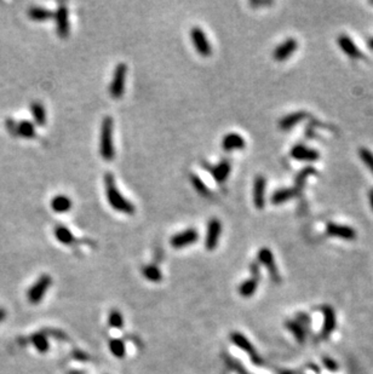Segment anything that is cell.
I'll use <instances>...</instances> for the list:
<instances>
[{
  "label": "cell",
  "instance_id": "obj_1",
  "mask_svg": "<svg viewBox=\"0 0 373 374\" xmlns=\"http://www.w3.org/2000/svg\"><path fill=\"white\" fill-rule=\"evenodd\" d=\"M104 185L108 204L113 210L121 212L124 214H129V216H132L136 212V207H135L134 204L130 200L126 199L125 196H122V194L116 188L115 178H114L111 172H107L104 175Z\"/></svg>",
  "mask_w": 373,
  "mask_h": 374
},
{
  "label": "cell",
  "instance_id": "obj_2",
  "mask_svg": "<svg viewBox=\"0 0 373 374\" xmlns=\"http://www.w3.org/2000/svg\"><path fill=\"white\" fill-rule=\"evenodd\" d=\"M113 119L105 116L102 120L101 138H99V154L105 161H111L115 157V149L113 142Z\"/></svg>",
  "mask_w": 373,
  "mask_h": 374
},
{
  "label": "cell",
  "instance_id": "obj_3",
  "mask_svg": "<svg viewBox=\"0 0 373 374\" xmlns=\"http://www.w3.org/2000/svg\"><path fill=\"white\" fill-rule=\"evenodd\" d=\"M126 74H128V66L125 63L117 64L109 85V93L114 99H120L124 95Z\"/></svg>",
  "mask_w": 373,
  "mask_h": 374
},
{
  "label": "cell",
  "instance_id": "obj_4",
  "mask_svg": "<svg viewBox=\"0 0 373 374\" xmlns=\"http://www.w3.org/2000/svg\"><path fill=\"white\" fill-rule=\"evenodd\" d=\"M52 285V278L49 275H42L37 280V282L29 288L27 297L31 304H39L42 302L46 292H48L49 287Z\"/></svg>",
  "mask_w": 373,
  "mask_h": 374
},
{
  "label": "cell",
  "instance_id": "obj_5",
  "mask_svg": "<svg viewBox=\"0 0 373 374\" xmlns=\"http://www.w3.org/2000/svg\"><path fill=\"white\" fill-rule=\"evenodd\" d=\"M55 25H56V32L61 39H67L70 33V26H69V13L67 5L62 3L58 4L57 9L55 13Z\"/></svg>",
  "mask_w": 373,
  "mask_h": 374
},
{
  "label": "cell",
  "instance_id": "obj_6",
  "mask_svg": "<svg viewBox=\"0 0 373 374\" xmlns=\"http://www.w3.org/2000/svg\"><path fill=\"white\" fill-rule=\"evenodd\" d=\"M190 39L195 48L196 52L202 57H208L212 54V48H211V44L208 41L206 34L204 33V31L200 27H193L190 31Z\"/></svg>",
  "mask_w": 373,
  "mask_h": 374
},
{
  "label": "cell",
  "instance_id": "obj_7",
  "mask_svg": "<svg viewBox=\"0 0 373 374\" xmlns=\"http://www.w3.org/2000/svg\"><path fill=\"white\" fill-rule=\"evenodd\" d=\"M202 167L206 169L208 172L212 175V177L214 181L217 182L219 185H222L223 183L227 182V179L230 175L231 171V163L229 160H222L221 163H218L217 165H210L207 163H202Z\"/></svg>",
  "mask_w": 373,
  "mask_h": 374
},
{
  "label": "cell",
  "instance_id": "obj_8",
  "mask_svg": "<svg viewBox=\"0 0 373 374\" xmlns=\"http://www.w3.org/2000/svg\"><path fill=\"white\" fill-rule=\"evenodd\" d=\"M290 157L297 161L315 163L320 159V153L318 150L304 146V144H296L290 150Z\"/></svg>",
  "mask_w": 373,
  "mask_h": 374
},
{
  "label": "cell",
  "instance_id": "obj_9",
  "mask_svg": "<svg viewBox=\"0 0 373 374\" xmlns=\"http://www.w3.org/2000/svg\"><path fill=\"white\" fill-rule=\"evenodd\" d=\"M222 234V223L218 218H212L207 224L206 237H205V247L208 251H213L218 246L219 237Z\"/></svg>",
  "mask_w": 373,
  "mask_h": 374
},
{
  "label": "cell",
  "instance_id": "obj_10",
  "mask_svg": "<svg viewBox=\"0 0 373 374\" xmlns=\"http://www.w3.org/2000/svg\"><path fill=\"white\" fill-rule=\"evenodd\" d=\"M199 238V232L196 229L189 228L186 230L178 232V234L173 235L171 237V246L173 248H183V247L190 246L193 243H195Z\"/></svg>",
  "mask_w": 373,
  "mask_h": 374
},
{
  "label": "cell",
  "instance_id": "obj_11",
  "mask_svg": "<svg viewBox=\"0 0 373 374\" xmlns=\"http://www.w3.org/2000/svg\"><path fill=\"white\" fill-rule=\"evenodd\" d=\"M297 49L298 41L295 38H287L286 40L275 48L274 52H273V58L278 62H284L289 60V57L295 54Z\"/></svg>",
  "mask_w": 373,
  "mask_h": 374
},
{
  "label": "cell",
  "instance_id": "obj_12",
  "mask_svg": "<svg viewBox=\"0 0 373 374\" xmlns=\"http://www.w3.org/2000/svg\"><path fill=\"white\" fill-rule=\"evenodd\" d=\"M230 339L235 345H236L237 347H240V349H241L242 351H245L246 354H248V356L251 357V360L254 363L262 364V358L260 357V355L257 354L256 349L252 346V344L250 343V340L245 337V335H242L241 333H237V332H234V333H231L230 335Z\"/></svg>",
  "mask_w": 373,
  "mask_h": 374
},
{
  "label": "cell",
  "instance_id": "obj_13",
  "mask_svg": "<svg viewBox=\"0 0 373 374\" xmlns=\"http://www.w3.org/2000/svg\"><path fill=\"white\" fill-rule=\"evenodd\" d=\"M257 258L258 261H260V263L263 264V266L268 269L272 279L279 284V282H280V275H279L278 267L277 264H275V258L274 256H273V252L270 251L268 247H262V248L258 251Z\"/></svg>",
  "mask_w": 373,
  "mask_h": 374
},
{
  "label": "cell",
  "instance_id": "obj_14",
  "mask_svg": "<svg viewBox=\"0 0 373 374\" xmlns=\"http://www.w3.org/2000/svg\"><path fill=\"white\" fill-rule=\"evenodd\" d=\"M326 234L328 236L332 237H338V238H343V240H355L356 238V230L354 228L349 225H342V224H337V223L330 222L327 223L326 225Z\"/></svg>",
  "mask_w": 373,
  "mask_h": 374
},
{
  "label": "cell",
  "instance_id": "obj_15",
  "mask_svg": "<svg viewBox=\"0 0 373 374\" xmlns=\"http://www.w3.org/2000/svg\"><path fill=\"white\" fill-rule=\"evenodd\" d=\"M337 44H338L339 49L342 50L343 54L352 58V60H360V58L363 57V54L360 51V49L357 48L355 41L349 35L339 34L337 37Z\"/></svg>",
  "mask_w": 373,
  "mask_h": 374
},
{
  "label": "cell",
  "instance_id": "obj_16",
  "mask_svg": "<svg viewBox=\"0 0 373 374\" xmlns=\"http://www.w3.org/2000/svg\"><path fill=\"white\" fill-rule=\"evenodd\" d=\"M267 181L262 175H258L254 181V205L257 210L266 207Z\"/></svg>",
  "mask_w": 373,
  "mask_h": 374
},
{
  "label": "cell",
  "instance_id": "obj_17",
  "mask_svg": "<svg viewBox=\"0 0 373 374\" xmlns=\"http://www.w3.org/2000/svg\"><path fill=\"white\" fill-rule=\"evenodd\" d=\"M257 264H252V278H250L246 281H243L239 287V293L240 296L243 298H250V297L254 296L256 293L257 286H258V280H260V269H257Z\"/></svg>",
  "mask_w": 373,
  "mask_h": 374
},
{
  "label": "cell",
  "instance_id": "obj_18",
  "mask_svg": "<svg viewBox=\"0 0 373 374\" xmlns=\"http://www.w3.org/2000/svg\"><path fill=\"white\" fill-rule=\"evenodd\" d=\"M246 147V141L241 135L236 132H229L222 138V149L225 152H233V150H241Z\"/></svg>",
  "mask_w": 373,
  "mask_h": 374
},
{
  "label": "cell",
  "instance_id": "obj_19",
  "mask_svg": "<svg viewBox=\"0 0 373 374\" xmlns=\"http://www.w3.org/2000/svg\"><path fill=\"white\" fill-rule=\"evenodd\" d=\"M308 116H309V114H308L307 111H293V113L289 114V115L284 116L283 119L279 121V128H280V130H283V131H289V130L293 129L295 126H297L299 122H302L303 120L307 119Z\"/></svg>",
  "mask_w": 373,
  "mask_h": 374
},
{
  "label": "cell",
  "instance_id": "obj_20",
  "mask_svg": "<svg viewBox=\"0 0 373 374\" xmlns=\"http://www.w3.org/2000/svg\"><path fill=\"white\" fill-rule=\"evenodd\" d=\"M321 311L322 315H324V325H322L321 335L324 338H327L334 331V328H336V314H334L333 308H331L328 305L322 306Z\"/></svg>",
  "mask_w": 373,
  "mask_h": 374
},
{
  "label": "cell",
  "instance_id": "obj_21",
  "mask_svg": "<svg viewBox=\"0 0 373 374\" xmlns=\"http://www.w3.org/2000/svg\"><path fill=\"white\" fill-rule=\"evenodd\" d=\"M298 189L296 188H283V189H279L273 193V195L270 196V201L273 205H281L285 202L290 201L291 199L296 197L298 195Z\"/></svg>",
  "mask_w": 373,
  "mask_h": 374
},
{
  "label": "cell",
  "instance_id": "obj_22",
  "mask_svg": "<svg viewBox=\"0 0 373 374\" xmlns=\"http://www.w3.org/2000/svg\"><path fill=\"white\" fill-rule=\"evenodd\" d=\"M54 234H55V237L57 238L58 242L63 243V245L73 246L74 243H76L75 236L73 235V232L67 228V226L61 225V224L56 225Z\"/></svg>",
  "mask_w": 373,
  "mask_h": 374
},
{
  "label": "cell",
  "instance_id": "obj_23",
  "mask_svg": "<svg viewBox=\"0 0 373 374\" xmlns=\"http://www.w3.org/2000/svg\"><path fill=\"white\" fill-rule=\"evenodd\" d=\"M28 17L34 22H46V21L54 19L55 14L42 7H32L28 9Z\"/></svg>",
  "mask_w": 373,
  "mask_h": 374
},
{
  "label": "cell",
  "instance_id": "obj_24",
  "mask_svg": "<svg viewBox=\"0 0 373 374\" xmlns=\"http://www.w3.org/2000/svg\"><path fill=\"white\" fill-rule=\"evenodd\" d=\"M51 208L56 213H66L69 210H72L73 202L68 196L66 195H56L51 200Z\"/></svg>",
  "mask_w": 373,
  "mask_h": 374
},
{
  "label": "cell",
  "instance_id": "obj_25",
  "mask_svg": "<svg viewBox=\"0 0 373 374\" xmlns=\"http://www.w3.org/2000/svg\"><path fill=\"white\" fill-rule=\"evenodd\" d=\"M31 113L33 115L34 122L38 126H44L46 123V110L42 102L34 101L31 103Z\"/></svg>",
  "mask_w": 373,
  "mask_h": 374
},
{
  "label": "cell",
  "instance_id": "obj_26",
  "mask_svg": "<svg viewBox=\"0 0 373 374\" xmlns=\"http://www.w3.org/2000/svg\"><path fill=\"white\" fill-rule=\"evenodd\" d=\"M286 327L287 329L291 332V333L293 334V337L296 338V340L298 341V343L303 344L304 340H305V328L303 326L301 325V323L298 322V321H287L286 322Z\"/></svg>",
  "mask_w": 373,
  "mask_h": 374
},
{
  "label": "cell",
  "instance_id": "obj_27",
  "mask_svg": "<svg viewBox=\"0 0 373 374\" xmlns=\"http://www.w3.org/2000/svg\"><path fill=\"white\" fill-rule=\"evenodd\" d=\"M35 136H37V132H35L34 122L29 121V120H22L19 122V137L32 140Z\"/></svg>",
  "mask_w": 373,
  "mask_h": 374
},
{
  "label": "cell",
  "instance_id": "obj_28",
  "mask_svg": "<svg viewBox=\"0 0 373 374\" xmlns=\"http://www.w3.org/2000/svg\"><path fill=\"white\" fill-rule=\"evenodd\" d=\"M31 340H32V343H33V345L35 346V349H37L39 352L45 354V352L49 351L50 343L45 333H43V332H38V333L32 335Z\"/></svg>",
  "mask_w": 373,
  "mask_h": 374
},
{
  "label": "cell",
  "instance_id": "obj_29",
  "mask_svg": "<svg viewBox=\"0 0 373 374\" xmlns=\"http://www.w3.org/2000/svg\"><path fill=\"white\" fill-rule=\"evenodd\" d=\"M189 178H190V182H192L193 187L195 188V190L198 191L200 195L205 196V197H212V191L208 189V188L206 187V184L201 181V178L199 177L198 175H195V173H190Z\"/></svg>",
  "mask_w": 373,
  "mask_h": 374
},
{
  "label": "cell",
  "instance_id": "obj_30",
  "mask_svg": "<svg viewBox=\"0 0 373 374\" xmlns=\"http://www.w3.org/2000/svg\"><path fill=\"white\" fill-rule=\"evenodd\" d=\"M143 276L151 282H160L163 279V274L157 266H147L142 270Z\"/></svg>",
  "mask_w": 373,
  "mask_h": 374
},
{
  "label": "cell",
  "instance_id": "obj_31",
  "mask_svg": "<svg viewBox=\"0 0 373 374\" xmlns=\"http://www.w3.org/2000/svg\"><path fill=\"white\" fill-rule=\"evenodd\" d=\"M110 352L117 358H122L126 354V347L124 341L120 339H111L109 341Z\"/></svg>",
  "mask_w": 373,
  "mask_h": 374
},
{
  "label": "cell",
  "instance_id": "obj_32",
  "mask_svg": "<svg viewBox=\"0 0 373 374\" xmlns=\"http://www.w3.org/2000/svg\"><path fill=\"white\" fill-rule=\"evenodd\" d=\"M316 173H318V172H316V170L313 169V167H310V166H308V167H305V169H303V171H301V172H299V175L297 176V178H296V187H295L296 189H298V190L301 189L302 185L305 183V181H307V179L309 178L310 176L316 175Z\"/></svg>",
  "mask_w": 373,
  "mask_h": 374
},
{
  "label": "cell",
  "instance_id": "obj_33",
  "mask_svg": "<svg viewBox=\"0 0 373 374\" xmlns=\"http://www.w3.org/2000/svg\"><path fill=\"white\" fill-rule=\"evenodd\" d=\"M359 158L361 159L365 166L373 173V153L367 148L359 149Z\"/></svg>",
  "mask_w": 373,
  "mask_h": 374
},
{
  "label": "cell",
  "instance_id": "obj_34",
  "mask_svg": "<svg viewBox=\"0 0 373 374\" xmlns=\"http://www.w3.org/2000/svg\"><path fill=\"white\" fill-rule=\"evenodd\" d=\"M108 322L111 327L114 328H121L124 326V319H122L121 313H119L117 310H113L109 314V319H108Z\"/></svg>",
  "mask_w": 373,
  "mask_h": 374
},
{
  "label": "cell",
  "instance_id": "obj_35",
  "mask_svg": "<svg viewBox=\"0 0 373 374\" xmlns=\"http://www.w3.org/2000/svg\"><path fill=\"white\" fill-rule=\"evenodd\" d=\"M5 128L11 137H19V122H16L13 117H7L5 120Z\"/></svg>",
  "mask_w": 373,
  "mask_h": 374
},
{
  "label": "cell",
  "instance_id": "obj_36",
  "mask_svg": "<svg viewBox=\"0 0 373 374\" xmlns=\"http://www.w3.org/2000/svg\"><path fill=\"white\" fill-rule=\"evenodd\" d=\"M322 363H324L326 369L330 370V372H337V370H338V364H337V362L332 360L328 356H325V357L322 358Z\"/></svg>",
  "mask_w": 373,
  "mask_h": 374
},
{
  "label": "cell",
  "instance_id": "obj_37",
  "mask_svg": "<svg viewBox=\"0 0 373 374\" xmlns=\"http://www.w3.org/2000/svg\"><path fill=\"white\" fill-rule=\"evenodd\" d=\"M367 196H368L369 207H371V210L373 211V188H371V189L368 190V194H367Z\"/></svg>",
  "mask_w": 373,
  "mask_h": 374
},
{
  "label": "cell",
  "instance_id": "obj_38",
  "mask_svg": "<svg viewBox=\"0 0 373 374\" xmlns=\"http://www.w3.org/2000/svg\"><path fill=\"white\" fill-rule=\"evenodd\" d=\"M270 4H272L270 2H251V5H254V7H260V5L264 7V5H270Z\"/></svg>",
  "mask_w": 373,
  "mask_h": 374
},
{
  "label": "cell",
  "instance_id": "obj_39",
  "mask_svg": "<svg viewBox=\"0 0 373 374\" xmlns=\"http://www.w3.org/2000/svg\"><path fill=\"white\" fill-rule=\"evenodd\" d=\"M5 317H7V311H5V309L0 308V322H3Z\"/></svg>",
  "mask_w": 373,
  "mask_h": 374
},
{
  "label": "cell",
  "instance_id": "obj_40",
  "mask_svg": "<svg viewBox=\"0 0 373 374\" xmlns=\"http://www.w3.org/2000/svg\"><path fill=\"white\" fill-rule=\"evenodd\" d=\"M367 46H368L369 50H372L373 51V38H369V39L367 40Z\"/></svg>",
  "mask_w": 373,
  "mask_h": 374
}]
</instances>
